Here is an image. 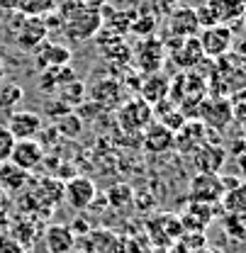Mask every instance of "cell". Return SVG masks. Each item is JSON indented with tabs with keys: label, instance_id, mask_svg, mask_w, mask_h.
Masks as SVG:
<instances>
[{
	"label": "cell",
	"instance_id": "cell-1",
	"mask_svg": "<svg viewBox=\"0 0 246 253\" xmlns=\"http://www.w3.org/2000/svg\"><path fill=\"white\" fill-rule=\"evenodd\" d=\"M56 15L61 17V30L68 39L86 42L93 39L102 30V15L100 10L83 7L78 0H61L56 5Z\"/></svg>",
	"mask_w": 246,
	"mask_h": 253
},
{
	"label": "cell",
	"instance_id": "cell-2",
	"mask_svg": "<svg viewBox=\"0 0 246 253\" xmlns=\"http://www.w3.org/2000/svg\"><path fill=\"white\" fill-rule=\"evenodd\" d=\"M246 12V0H202L195 7L200 30L202 27H212V25H232L237 20H242Z\"/></svg>",
	"mask_w": 246,
	"mask_h": 253
},
{
	"label": "cell",
	"instance_id": "cell-3",
	"mask_svg": "<svg viewBox=\"0 0 246 253\" xmlns=\"http://www.w3.org/2000/svg\"><path fill=\"white\" fill-rule=\"evenodd\" d=\"M154 120V107L142 97H132L117 107V122L127 134H142Z\"/></svg>",
	"mask_w": 246,
	"mask_h": 253
},
{
	"label": "cell",
	"instance_id": "cell-4",
	"mask_svg": "<svg viewBox=\"0 0 246 253\" xmlns=\"http://www.w3.org/2000/svg\"><path fill=\"white\" fill-rule=\"evenodd\" d=\"M215 78H224L222 93H237L246 88V56L244 54H224L215 59Z\"/></svg>",
	"mask_w": 246,
	"mask_h": 253
},
{
	"label": "cell",
	"instance_id": "cell-5",
	"mask_svg": "<svg viewBox=\"0 0 246 253\" xmlns=\"http://www.w3.org/2000/svg\"><path fill=\"white\" fill-rule=\"evenodd\" d=\"M197 120L207 129H215V131H222L227 129L229 122L234 120V107L227 97L222 95H215V97H205L197 107Z\"/></svg>",
	"mask_w": 246,
	"mask_h": 253
},
{
	"label": "cell",
	"instance_id": "cell-6",
	"mask_svg": "<svg viewBox=\"0 0 246 253\" xmlns=\"http://www.w3.org/2000/svg\"><path fill=\"white\" fill-rule=\"evenodd\" d=\"M132 61L144 76L147 73H158L163 61H166V44L156 37L139 39V44L132 49Z\"/></svg>",
	"mask_w": 246,
	"mask_h": 253
},
{
	"label": "cell",
	"instance_id": "cell-7",
	"mask_svg": "<svg viewBox=\"0 0 246 253\" xmlns=\"http://www.w3.org/2000/svg\"><path fill=\"white\" fill-rule=\"evenodd\" d=\"M224 180L219 173H197L190 180L188 188V197L190 202H202V205H217L224 197Z\"/></svg>",
	"mask_w": 246,
	"mask_h": 253
},
{
	"label": "cell",
	"instance_id": "cell-8",
	"mask_svg": "<svg viewBox=\"0 0 246 253\" xmlns=\"http://www.w3.org/2000/svg\"><path fill=\"white\" fill-rule=\"evenodd\" d=\"M197 42H200L205 59H219V56L232 51L234 34L227 25H212V27H202L197 32Z\"/></svg>",
	"mask_w": 246,
	"mask_h": 253
},
{
	"label": "cell",
	"instance_id": "cell-9",
	"mask_svg": "<svg viewBox=\"0 0 246 253\" xmlns=\"http://www.w3.org/2000/svg\"><path fill=\"white\" fill-rule=\"evenodd\" d=\"M171 39H173V37H171ZM166 54L173 59V63H176L178 68H183V71L197 68L200 61L205 59L197 37H190V39H173V42H168V44H166Z\"/></svg>",
	"mask_w": 246,
	"mask_h": 253
},
{
	"label": "cell",
	"instance_id": "cell-10",
	"mask_svg": "<svg viewBox=\"0 0 246 253\" xmlns=\"http://www.w3.org/2000/svg\"><path fill=\"white\" fill-rule=\"evenodd\" d=\"M22 17V15H20ZM49 39V30H47V22L44 17H22V22L17 25L15 32V44L17 49L22 51H34L42 42Z\"/></svg>",
	"mask_w": 246,
	"mask_h": 253
},
{
	"label": "cell",
	"instance_id": "cell-11",
	"mask_svg": "<svg viewBox=\"0 0 246 253\" xmlns=\"http://www.w3.org/2000/svg\"><path fill=\"white\" fill-rule=\"evenodd\" d=\"M95 195H98L95 183H93L91 178H86V175H76V178H71L68 183H63V200H66L73 210H78V212L86 210V207H91Z\"/></svg>",
	"mask_w": 246,
	"mask_h": 253
},
{
	"label": "cell",
	"instance_id": "cell-12",
	"mask_svg": "<svg viewBox=\"0 0 246 253\" xmlns=\"http://www.w3.org/2000/svg\"><path fill=\"white\" fill-rule=\"evenodd\" d=\"M34 63L39 71H47V68H59V66H68L71 61V49L66 44H59L54 39H47L42 42L34 51Z\"/></svg>",
	"mask_w": 246,
	"mask_h": 253
},
{
	"label": "cell",
	"instance_id": "cell-13",
	"mask_svg": "<svg viewBox=\"0 0 246 253\" xmlns=\"http://www.w3.org/2000/svg\"><path fill=\"white\" fill-rule=\"evenodd\" d=\"M197 32H200V22H197L195 7L185 5L168 12V34L173 39H190V37H197Z\"/></svg>",
	"mask_w": 246,
	"mask_h": 253
},
{
	"label": "cell",
	"instance_id": "cell-14",
	"mask_svg": "<svg viewBox=\"0 0 246 253\" xmlns=\"http://www.w3.org/2000/svg\"><path fill=\"white\" fill-rule=\"evenodd\" d=\"M205 136H207V126L200 120H190V122L185 120V125L173 136V146L183 154H195L205 144Z\"/></svg>",
	"mask_w": 246,
	"mask_h": 253
},
{
	"label": "cell",
	"instance_id": "cell-15",
	"mask_svg": "<svg viewBox=\"0 0 246 253\" xmlns=\"http://www.w3.org/2000/svg\"><path fill=\"white\" fill-rule=\"evenodd\" d=\"M42 244L47 253H71L76 246V234L66 224H51L42 231Z\"/></svg>",
	"mask_w": 246,
	"mask_h": 253
},
{
	"label": "cell",
	"instance_id": "cell-16",
	"mask_svg": "<svg viewBox=\"0 0 246 253\" xmlns=\"http://www.w3.org/2000/svg\"><path fill=\"white\" fill-rule=\"evenodd\" d=\"M10 161L32 173L34 168H39V166L44 163V146H42L37 139H20V141H15V146H12Z\"/></svg>",
	"mask_w": 246,
	"mask_h": 253
},
{
	"label": "cell",
	"instance_id": "cell-17",
	"mask_svg": "<svg viewBox=\"0 0 246 253\" xmlns=\"http://www.w3.org/2000/svg\"><path fill=\"white\" fill-rule=\"evenodd\" d=\"M91 102H95L100 110L102 107H120L122 105V85L115 78H100L91 85Z\"/></svg>",
	"mask_w": 246,
	"mask_h": 253
},
{
	"label": "cell",
	"instance_id": "cell-18",
	"mask_svg": "<svg viewBox=\"0 0 246 253\" xmlns=\"http://www.w3.org/2000/svg\"><path fill=\"white\" fill-rule=\"evenodd\" d=\"M7 129L10 134L15 136V141L20 139H34L39 131H42V117L37 112H30V110H20V112H12L10 120H7Z\"/></svg>",
	"mask_w": 246,
	"mask_h": 253
},
{
	"label": "cell",
	"instance_id": "cell-19",
	"mask_svg": "<svg viewBox=\"0 0 246 253\" xmlns=\"http://www.w3.org/2000/svg\"><path fill=\"white\" fill-rule=\"evenodd\" d=\"M30 178H32L30 170L20 168V166L12 163L10 158L0 163V188H2L5 195H17V192H22V190L30 185Z\"/></svg>",
	"mask_w": 246,
	"mask_h": 253
},
{
	"label": "cell",
	"instance_id": "cell-20",
	"mask_svg": "<svg viewBox=\"0 0 246 253\" xmlns=\"http://www.w3.org/2000/svg\"><path fill=\"white\" fill-rule=\"evenodd\" d=\"M168 90H171V81L158 71V73H147L139 83V97L144 102H149L151 107L158 105L161 100L168 97Z\"/></svg>",
	"mask_w": 246,
	"mask_h": 253
},
{
	"label": "cell",
	"instance_id": "cell-21",
	"mask_svg": "<svg viewBox=\"0 0 246 253\" xmlns=\"http://www.w3.org/2000/svg\"><path fill=\"white\" fill-rule=\"evenodd\" d=\"M224 161H227V151L217 144H207V141L193 154V163H195L197 173H219Z\"/></svg>",
	"mask_w": 246,
	"mask_h": 253
},
{
	"label": "cell",
	"instance_id": "cell-22",
	"mask_svg": "<svg viewBox=\"0 0 246 253\" xmlns=\"http://www.w3.org/2000/svg\"><path fill=\"white\" fill-rule=\"evenodd\" d=\"M173 131L168 126H163L161 122H151L142 131V144L149 154H163L168 149H173Z\"/></svg>",
	"mask_w": 246,
	"mask_h": 253
},
{
	"label": "cell",
	"instance_id": "cell-23",
	"mask_svg": "<svg viewBox=\"0 0 246 253\" xmlns=\"http://www.w3.org/2000/svg\"><path fill=\"white\" fill-rule=\"evenodd\" d=\"M212 217H215V205L190 202V205L185 207V212L178 217V221H181L183 229H190V231L200 234V231H205V226L212 221Z\"/></svg>",
	"mask_w": 246,
	"mask_h": 253
},
{
	"label": "cell",
	"instance_id": "cell-24",
	"mask_svg": "<svg viewBox=\"0 0 246 253\" xmlns=\"http://www.w3.org/2000/svg\"><path fill=\"white\" fill-rule=\"evenodd\" d=\"M42 231H44V229H39L37 219H27V217H20V219H15L10 224V236H12L20 246H25V249L34 246L37 234H42Z\"/></svg>",
	"mask_w": 246,
	"mask_h": 253
},
{
	"label": "cell",
	"instance_id": "cell-25",
	"mask_svg": "<svg viewBox=\"0 0 246 253\" xmlns=\"http://www.w3.org/2000/svg\"><path fill=\"white\" fill-rule=\"evenodd\" d=\"M76 78V71L71 66H59V68H47L42 71V78H39V88L47 90V93H56L61 85H66L68 81Z\"/></svg>",
	"mask_w": 246,
	"mask_h": 253
},
{
	"label": "cell",
	"instance_id": "cell-26",
	"mask_svg": "<svg viewBox=\"0 0 246 253\" xmlns=\"http://www.w3.org/2000/svg\"><path fill=\"white\" fill-rule=\"evenodd\" d=\"M54 97L61 100L68 110H71V107H78V105L86 102V83H81L78 78H73V81H68L66 85H61V88L54 93Z\"/></svg>",
	"mask_w": 246,
	"mask_h": 253
},
{
	"label": "cell",
	"instance_id": "cell-27",
	"mask_svg": "<svg viewBox=\"0 0 246 253\" xmlns=\"http://www.w3.org/2000/svg\"><path fill=\"white\" fill-rule=\"evenodd\" d=\"M59 0H20L17 12L22 17H47L56 10Z\"/></svg>",
	"mask_w": 246,
	"mask_h": 253
},
{
	"label": "cell",
	"instance_id": "cell-28",
	"mask_svg": "<svg viewBox=\"0 0 246 253\" xmlns=\"http://www.w3.org/2000/svg\"><path fill=\"white\" fill-rule=\"evenodd\" d=\"M222 205L227 214H246V183H239L232 190H227L222 197Z\"/></svg>",
	"mask_w": 246,
	"mask_h": 253
},
{
	"label": "cell",
	"instance_id": "cell-29",
	"mask_svg": "<svg viewBox=\"0 0 246 253\" xmlns=\"http://www.w3.org/2000/svg\"><path fill=\"white\" fill-rule=\"evenodd\" d=\"M25 97V90L17 85V83H12V81H7V83H2L0 85V107H15L20 100Z\"/></svg>",
	"mask_w": 246,
	"mask_h": 253
},
{
	"label": "cell",
	"instance_id": "cell-30",
	"mask_svg": "<svg viewBox=\"0 0 246 253\" xmlns=\"http://www.w3.org/2000/svg\"><path fill=\"white\" fill-rule=\"evenodd\" d=\"M117 236L112 231H95L93 234V251L95 253H115Z\"/></svg>",
	"mask_w": 246,
	"mask_h": 253
},
{
	"label": "cell",
	"instance_id": "cell-31",
	"mask_svg": "<svg viewBox=\"0 0 246 253\" xmlns=\"http://www.w3.org/2000/svg\"><path fill=\"white\" fill-rule=\"evenodd\" d=\"M154 30H156V20L151 17V15H147V17H137V20H132V25H129V32L137 34V37H142V39L154 37Z\"/></svg>",
	"mask_w": 246,
	"mask_h": 253
},
{
	"label": "cell",
	"instance_id": "cell-32",
	"mask_svg": "<svg viewBox=\"0 0 246 253\" xmlns=\"http://www.w3.org/2000/svg\"><path fill=\"white\" fill-rule=\"evenodd\" d=\"M224 226H227V231H229L232 236L246 241V214H227Z\"/></svg>",
	"mask_w": 246,
	"mask_h": 253
},
{
	"label": "cell",
	"instance_id": "cell-33",
	"mask_svg": "<svg viewBox=\"0 0 246 253\" xmlns=\"http://www.w3.org/2000/svg\"><path fill=\"white\" fill-rule=\"evenodd\" d=\"M56 129H59L61 134H68V136H76V134L81 131V120H78L76 115L66 112V115H61V117L56 120Z\"/></svg>",
	"mask_w": 246,
	"mask_h": 253
},
{
	"label": "cell",
	"instance_id": "cell-34",
	"mask_svg": "<svg viewBox=\"0 0 246 253\" xmlns=\"http://www.w3.org/2000/svg\"><path fill=\"white\" fill-rule=\"evenodd\" d=\"M12 146H15V136L10 134V129H7V126L0 125V163L10 158Z\"/></svg>",
	"mask_w": 246,
	"mask_h": 253
},
{
	"label": "cell",
	"instance_id": "cell-35",
	"mask_svg": "<svg viewBox=\"0 0 246 253\" xmlns=\"http://www.w3.org/2000/svg\"><path fill=\"white\" fill-rule=\"evenodd\" d=\"M44 110H47V115H51L54 120H59L61 115H66V112H68V107L63 105L61 100H56V97H49V100L44 102Z\"/></svg>",
	"mask_w": 246,
	"mask_h": 253
},
{
	"label": "cell",
	"instance_id": "cell-36",
	"mask_svg": "<svg viewBox=\"0 0 246 253\" xmlns=\"http://www.w3.org/2000/svg\"><path fill=\"white\" fill-rule=\"evenodd\" d=\"M0 253H27V249H25V246H20V244L7 234V236H2V239H0Z\"/></svg>",
	"mask_w": 246,
	"mask_h": 253
},
{
	"label": "cell",
	"instance_id": "cell-37",
	"mask_svg": "<svg viewBox=\"0 0 246 253\" xmlns=\"http://www.w3.org/2000/svg\"><path fill=\"white\" fill-rule=\"evenodd\" d=\"M10 224H12V219H10L7 210H2V207H0V239L10 234Z\"/></svg>",
	"mask_w": 246,
	"mask_h": 253
},
{
	"label": "cell",
	"instance_id": "cell-38",
	"mask_svg": "<svg viewBox=\"0 0 246 253\" xmlns=\"http://www.w3.org/2000/svg\"><path fill=\"white\" fill-rule=\"evenodd\" d=\"M17 5H20V0H0L2 12H17Z\"/></svg>",
	"mask_w": 246,
	"mask_h": 253
},
{
	"label": "cell",
	"instance_id": "cell-39",
	"mask_svg": "<svg viewBox=\"0 0 246 253\" xmlns=\"http://www.w3.org/2000/svg\"><path fill=\"white\" fill-rule=\"evenodd\" d=\"M78 2H81L83 7H93V10H100L105 0H78Z\"/></svg>",
	"mask_w": 246,
	"mask_h": 253
},
{
	"label": "cell",
	"instance_id": "cell-40",
	"mask_svg": "<svg viewBox=\"0 0 246 253\" xmlns=\"http://www.w3.org/2000/svg\"><path fill=\"white\" fill-rule=\"evenodd\" d=\"M5 78H7V68H5V63H2V59H0V85L5 83Z\"/></svg>",
	"mask_w": 246,
	"mask_h": 253
},
{
	"label": "cell",
	"instance_id": "cell-41",
	"mask_svg": "<svg viewBox=\"0 0 246 253\" xmlns=\"http://www.w3.org/2000/svg\"><path fill=\"white\" fill-rule=\"evenodd\" d=\"M2 202H5V192H2V188H0V207H2Z\"/></svg>",
	"mask_w": 246,
	"mask_h": 253
},
{
	"label": "cell",
	"instance_id": "cell-42",
	"mask_svg": "<svg viewBox=\"0 0 246 253\" xmlns=\"http://www.w3.org/2000/svg\"><path fill=\"white\" fill-rule=\"evenodd\" d=\"M185 2H195V7H197V5H200L202 0H185Z\"/></svg>",
	"mask_w": 246,
	"mask_h": 253
},
{
	"label": "cell",
	"instance_id": "cell-43",
	"mask_svg": "<svg viewBox=\"0 0 246 253\" xmlns=\"http://www.w3.org/2000/svg\"><path fill=\"white\" fill-rule=\"evenodd\" d=\"M242 20H244V22H246V12H244V17H242Z\"/></svg>",
	"mask_w": 246,
	"mask_h": 253
}]
</instances>
